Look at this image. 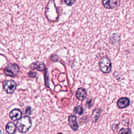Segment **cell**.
Returning <instances> with one entry per match:
<instances>
[{
	"label": "cell",
	"mask_w": 134,
	"mask_h": 134,
	"mask_svg": "<svg viewBox=\"0 0 134 134\" xmlns=\"http://www.w3.org/2000/svg\"><path fill=\"white\" fill-rule=\"evenodd\" d=\"M31 126V119L28 116L21 117L16 124V128L20 133H26L30 129Z\"/></svg>",
	"instance_id": "1"
},
{
	"label": "cell",
	"mask_w": 134,
	"mask_h": 134,
	"mask_svg": "<svg viewBox=\"0 0 134 134\" xmlns=\"http://www.w3.org/2000/svg\"><path fill=\"white\" fill-rule=\"evenodd\" d=\"M99 66L103 73H109L111 69V63L110 59L107 57H102L99 60Z\"/></svg>",
	"instance_id": "2"
},
{
	"label": "cell",
	"mask_w": 134,
	"mask_h": 134,
	"mask_svg": "<svg viewBox=\"0 0 134 134\" xmlns=\"http://www.w3.org/2000/svg\"><path fill=\"white\" fill-rule=\"evenodd\" d=\"M19 68L16 64L10 63L5 69L4 72L7 76L15 77L18 73Z\"/></svg>",
	"instance_id": "3"
},
{
	"label": "cell",
	"mask_w": 134,
	"mask_h": 134,
	"mask_svg": "<svg viewBox=\"0 0 134 134\" xmlns=\"http://www.w3.org/2000/svg\"><path fill=\"white\" fill-rule=\"evenodd\" d=\"M3 87L7 93L10 94L15 90L16 84L13 80H6L3 83Z\"/></svg>",
	"instance_id": "4"
},
{
	"label": "cell",
	"mask_w": 134,
	"mask_h": 134,
	"mask_svg": "<svg viewBox=\"0 0 134 134\" xmlns=\"http://www.w3.org/2000/svg\"><path fill=\"white\" fill-rule=\"evenodd\" d=\"M103 6L108 9H112L118 7L120 4V1L117 0H104L102 1Z\"/></svg>",
	"instance_id": "5"
},
{
	"label": "cell",
	"mask_w": 134,
	"mask_h": 134,
	"mask_svg": "<svg viewBox=\"0 0 134 134\" xmlns=\"http://www.w3.org/2000/svg\"><path fill=\"white\" fill-rule=\"evenodd\" d=\"M69 125L71 129L74 131H77L79 128V125L76 121V117L74 115H71L68 117Z\"/></svg>",
	"instance_id": "6"
},
{
	"label": "cell",
	"mask_w": 134,
	"mask_h": 134,
	"mask_svg": "<svg viewBox=\"0 0 134 134\" xmlns=\"http://www.w3.org/2000/svg\"><path fill=\"white\" fill-rule=\"evenodd\" d=\"M21 115H22V113L21 110L17 108L13 109L9 113V114L10 118L13 121L19 120L21 118Z\"/></svg>",
	"instance_id": "7"
},
{
	"label": "cell",
	"mask_w": 134,
	"mask_h": 134,
	"mask_svg": "<svg viewBox=\"0 0 134 134\" xmlns=\"http://www.w3.org/2000/svg\"><path fill=\"white\" fill-rule=\"evenodd\" d=\"M130 104V100L128 98L123 97L119 98L117 102V105L119 108H124L127 107Z\"/></svg>",
	"instance_id": "8"
},
{
	"label": "cell",
	"mask_w": 134,
	"mask_h": 134,
	"mask_svg": "<svg viewBox=\"0 0 134 134\" xmlns=\"http://www.w3.org/2000/svg\"><path fill=\"white\" fill-rule=\"evenodd\" d=\"M76 98L80 100H84L86 96H87V92L86 90L84 88H79L76 92L75 94Z\"/></svg>",
	"instance_id": "9"
},
{
	"label": "cell",
	"mask_w": 134,
	"mask_h": 134,
	"mask_svg": "<svg viewBox=\"0 0 134 134\" xmlns=\"http://www.w3.org/2000/svg\"><path fill=\"white\" fill-rule=\"evenodd\" d=\"M16 127L13 122H8L6 125L5 130L8 134H14L16 131Z\"/></svg>",
	"instance_id": "10"
},
{
	"label": "cell",
	"mask_w": 134,
	"mask_h": 134,
	"mask_svg": "<svg viewBox=\"0 0 134 134\" xmlns=\"http://www.w3.org/2000/svg\"><path fill=\"white\" fill-rule=\"evenodd\" d=\"M101 112H102V110L99 108L96 109L93 111L91 117L92 121L93 122H96L98 120V119L99 118Z\"/></svg>",
	"instance_id": "11"
},
{
	"label": "cell",
	"mask_w": 134,
	"mask_h": 134,
	"mask_svg": "<svg viewBox=\"0 0 134 134\" xmlns=\"http://www.w3.org/2000/svg\"><path fill=\"white\" fill-rule=\"evenodd\" d=\"M30 67L32 69H36L37 70H39V71H43L44 70V67H45V65L44 64L42 63L41 62H39V61H37L35 63H34L33 64H32L31 65H30Z\"/></svg>",
	"instance_id": "12"
},
{
	"label": "cell",
	"mask_w": 134,
	"mask_h": 134,
	"mask_svg": "<svg viewBox=\"0 0 134 134\" xmlns=\"http://www.w3.org/2000/svg\"><path fill=\"white\" fill-rule=\"evenodd\" d=\"M73 113L78 115H82L84 113V109L81 106H76L74 107L73 109Z\"/></svg>",
	"instance_id": "13"
},
{
	"label": "cell",
	"mask_w": 134,
	"mask_h": 134,
	"mask_svg": "<svg viewBox=\"0 0 134 134\" xmlns=\"http://www.w3.org/2000/svg\"><path fill=\"white\" fill-rule=\"evenodd\" d=\"M119 134H131V130L129 128H121L119 131Z\"/></svg>",
	"instance_id": "14"
},
{
	"label": "cell",
	"mask_w": 134,
	"mask_h": 134,
	"mask_svg": "<svg viewBox=\"0 0 134 134\" xmlns=\"http://www.w3.org/2000/svg\"><path fill=\"white\" fill-rule=\"evenodd\" d=\"M36 73L33 71H30L28 73V76L31 78H34L36 76Z\"/></svg>",
	"instance_id": "15"
},
{
	"label": "cell",
	"mask_w": 134,
	"mask_h": 134,
	"mask_svg": "<svg viewBox=\"0 0 134 134\" xmlns=\"http://www.w3.org/2000/svg\"><path fill=\"white\" fill-rule=\"evenodd\" d=\"M51 60H52L53 61H56L58 60L59 57L57 54H52L51 57H50Z\"/></svg>",
	"instance_id": "16"
},
{
	"label": "cell",
	"mask_w": 134,
	"mask_h": 134,
	"mask_svg": "<svg viewBox=\"0 0 134 134\" xmlns=\"http://www.w3.org/2000/svg\"><path fill=\"white\" fill-rule=\"evenodd\" d=\"M93 101H92V100L91 99V100L87 101V102L86 103V106L88 108H90L92 106H93Z\"/></svg>",
	"instance_id": "17"
},
{
	"label": "cell",
	"mask_w": 134,
	"mask_h": 134,
	"mask_svg": "<svg viewBox=\"0 0 134 134\" xmlns=\"http://www.w3.org/2000/svg\"><path fill=\"white\" fill-rule=\"evenodd\" d=\"M31 113V108L30 107H27L25 110V114L27 115H30Z\"/></svg>",
	"instance_id": "18"
},
{
	"label": "cell",
	"mask_w": 134,
	"mask_h": 134,
	"mask_svg": "<svg viewBox=\"0 0 134 134\" xmlns=\"http://www.w3.org/2000/svg\"><path fill=\"white\" fill-rule=\"evenodd\" d=\"M64 2L68 5H72L74 2H75V1H71V0H69V1H65Z\"/></svg>",
	"instance_id": "19"
},
{
	"label": "cell",
	"mask_w": 134,
	"mask_h": 134,
	"mask_svg": "<svg viewBox=\"0 0 134 134\" xmlns=\"http://www.w3.org/2000/svg\"><path fill=\"white\" fill-rule=\"evenodd\" d=\"M0 134H3V131L1 129H0Z\"/></svg>",
	"instance_id": "20"
},
{
	"label": "cell",
	"mask_w": 134,
	"mask_h": 134,
	"mask_svg": "<svg viewBox=\"0 0 134 134\" xmlns=\"http://www.w3.org/2000/svg\"><path fill=\"white\" fill-rule=\"evenodd\" d=\"M57 134H63L62 132H58Z\"/></svg>",
	"instance_id": "21"
}]
</instances>
